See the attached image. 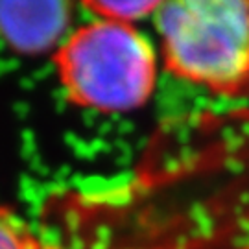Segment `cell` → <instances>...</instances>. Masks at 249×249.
<instances>
[{
	"mask_svg": "<svg viewBox=\"0 0 249 249\" xmlns=\"http://www.w3.org/2000/svg\"><path fill=\"white\" fill-rule=\"evenodd\" d=\"M71 2H0V43L17 55L52 53L74 24Z\"/></svg>",
	"mask_w": 249,
	"mask_h": 249,
	"instance_id": "3",
	"label": "cell"
},
{
	"mask_svg": "<svg viewBox=\"0 0 249 249\" xmlns=\"http://www.w3.org/2000/svg\"><path fill=\"white\" fill-rule=\"evenodd\" d=\"M159 59L157 46L139 26L90 15L52 55L67 102L102 115L146 106L157 89Z\"/></svg>",
	"mask_w": 249,
	"mask_h": 249,
	"instance_id": "1",
	"label": "cell"
},
{
	"mask_svg": "<svg viewBox=\"0 0 249 249\" xmlns=\"http://www.w3.org/2000/svg\"><path fill=\"white\" fill-rule=\"evenodd\" d=\"M0 249H50L45 236L24 216L0 205Z\"/></svg>",
	"mask_w": 249,
	"mask_h": 249,
	"instance_id": "4",
	"label": "cell"
},
{
	"mask_svg": "<svg viewBox=\"0 0 249 249\" xmlns=\"http://www.w3.org/2000/svg\"><path fill=\"white\" fill-rule=\"evenodd\" d=\"M151 20L174 78L218 98H248L249 0L160 2Z\"/></svg>",
	"mask_w": 249,
	"mask_h": 249,
	"instance_id": "2",
	"label": "cell"
},
{
	"mask_svg": "<svg viewBox=\"0 0 249 249\" xmlns=\"http://www.w3.org/2000/svg\"><path fill=\"white\" fill-rule=\"evenodd\" d=\"M160 2H83L81 8L90 17L109 18L124 24L139 26L141 20L153 18L155 11L159 9Z\"/></svg>",
	"mask_w": 249,
	"mask_h": 249,
	"instance_id": "5",
	"label": "cell"
}]
</instances>
